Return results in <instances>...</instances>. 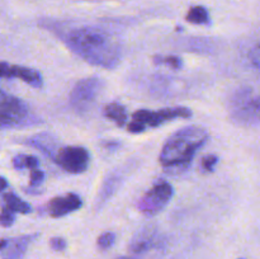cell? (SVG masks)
<instances>
[{
	"mask_svg": "<svg viewBox=\"0 0 260 259\" xmlns=\"http://www.w3.org/2000/svg\"><path fill=\"white\" fill-rule=\"evenodd\" d=\"M66 41L69 47L90 65L113 69L121 60V45L99 28H78Z\"/></svg>",
	"mask_w": 260,
	"mask_h": 259,
	"instance_id": "obj_1",
	"label": "cell"
},
{
	"mask_svg": "<svg viewBox=\"0 0 260 259\" xmlns=\"http://www.w3.org/2000/svg\"><path fill=\"white\" fill-rule=\"evenodd\" d=\"M207 140L208 132L203 127L187 126L178 130L162 146L159 156L160 165L167 169H184Z\"/></svg>",
	"mask_w": 260,
	"mask_h": 259,
	"instance_id": "obj_2",
	"label": "cell"
},
{
	"mask_svg": "<svg viewBox=\"0 0 260 259\" xmlns=\"http://www.w3.org/2000/svg\"><path fill=\"white\" fill-rule=\"evenodd\" d=\"M33 123L32 113L22 99L7 94L4 90L0 95V124L2 128L23 127Z\"/></svg>",
	"mask_w": 260,
	"mask_h": 259,
	"instance_id": "obj_3",
	"label": "cell"
},
{
	"mask_svg": "<svg viewBox=\"0 0 260 259\" xmlns=\"http://www.w3.org/2000/svg\"><path fill=\"white\" fill-rule=\"evenodd\" d=\"M233 118L241 124L260 123V95L249 89H243L234 94L230 104Z\"/></svg>",
	"mask_w": 260,
	"mask_h": 259,
	"instance_id": "obj_4",
	"label": "cell"
},
{
	"mask_svg": "<svg viewBox=\"0 0 260 259\" xmlns=\"http://www.w3.org/2000/svg\"><path fill=\"white\" fill-rule=\"evenodd\" d=\"M174 195V189L168 182H157L154 187L150 188L137 203V208L142 215L147 217L161 212Z\"/></svg>",
	"mask_w": 260,
	"mask_h": 259,
	"instance_id": "obj_5",
	"label": "cell"
},
{
	"mask_svg": "<svg viewBox=\"0 0 260 259\" xmlns=\"http://www.w3.org/2000/svg\"><path fill=\"white\" fill-rule=\"evenodd\" d=\"M103 88V81L98 76L83 79L78 81L70 94V103L78 112H85L96 101Z\"/></svg>",
	"mask_w": 260,
	"mask_h": 259,
	"instance_id": "obj_6",
	"label": "cell"
},
{
	"mask_svg": "<svg viewBox=\"0 0 260 259\" xmlns=\"http://www.w3.org/2000/svg\"><path fill=\"white\" fill-rule=\"evenodd\" d=\"M55 163L65 172L80 174L89 168L90 154L83 146H66L58 150Z\"/></svg>",
	"mask_w": 260,
	"mask_h": 259,
	"instance_id": "obj_7",
	"label": "cell"
},
{
	"mask_svg": "<svg viewBox=\"0 0 260 259\" xmlns=\"http://www.w3.org/2000/svg\"><path fill=\"white\" fill-rule=\"evenodd\" d=\"M0 76L3 79H10V78H18L22 81L27 83L28 85L33 86V88H42L43 80L41 74L35 69L24 68V66H17L10 65V63L3 61L0 65Z\"/></svg>",
	"mask_w": 260,
	"mask_h": 259,
	"instance_id": "obj_8",
	"label": "cell"
},
{
	"mask_svg": "<svg viewBox=\"0 0 260 259\" xmlns=\"http://www.w3.org/2000/svg\"><path fill=\"white\" fill-rule=\"evenodd\" d=\"M81 206L83 201L76 193H68L65 196L52 198L47 205V212L51 217L60 218L79 210Z\"/></svg>",
	"mask_w": 260,
	"mask_h": 259,
	"instance_id": "obj_9",
	"label": "cell"
},
{
	"mask_svg": "<svg viewBox=\"0 0 260 259\" xmlns=\"http://www.w3.org/2000/svg\"><path fill=\"white\" fill-rule=\"evenodd\" d=\"M38 238V234H29V235L17 236L12 239H3L2 258L3 259H22L27 251L28 246Z\"/></svg>",
	"mask_w": 260,
	"mask_h": 259,
	"instance_id": "obj_10",
	"label": "cell"
},
{
	"mask_svg": "<svg viewBox=\"0 0 260 259\" xmlns=\"http://www.w3.org/2000/svg\"><path fill=\"white\" fill-rule=\"evenodd\" d=\"M156 231L152 228H145L142 229L140 233H137L134 236L129 244V250L135 254L144 253L151 249L156 243Z\"/></svg>",
	"mask_w": 260,
	"mask_h": 259,
	"instance_id": "obj_11",
	"label": "cell"
},
{
	"mask_svg": "<svg viewBox=\"0 0 260 259\" xmlns=\"http://www.w3.org/2000/svg\"><path fill=\"white\" fill-rule=\"evenodd\" d=\"M27 144L30 145V146L36 147V149H38L40 151H42L43 154L47 155L48 157H51L53 161H55L56 155H57L58 150H60V149L57 150V144H56V140L48 134L36 135V136L28 139Z\"/></svg>",
	"mask_w": 260,
	"mask_h": 259,
	"instance_id": "obj_12",
	"label": "cell"
},
{
	"mask_svg": "<svg viewBox=\"0 0 260 259\" xmlns=\"http://www.w3.org/2000/svg\"><path fill=\"white\" fill-rule=\"evenodd\" d=\"M3 206H5L7 208H9L13 212L23 213V215H27V213L32 212V207H30L29 203H27L25 201L20 200L17 195H14L13 192H3Z\"/></svg>",
	"mask_w": 260,
	"mask_h": 259,
	"instance_id": "obj_13",
	"label": "cell"
},
{
	"mask_svg": "<svg viewBox=\"0 0 260 259\" xmlns=\"http://www.w3.org/2000/svg\"><path fill=\"white\" fill-rule=\"evenodd\" d=\"M104 117L113 121L118 127H122L126 124L127 113L126 108L119 103H109L103 108Z\"/></svg>",
	"mask_w": 260,
	"mask_h": 259,
	"instance_id": "obj_14",
	"label": "cell"
},
{
	"mask_svg": "<svg viewBox=\"0 0 260 259\" xmlns=\"http://www.w3.org/2000/svg\"><path fill=\"white\" fill-rule=\"evenodd\" d=\"M187 22L192 23V24H208L210 23V14H208V10L205 7H193L190 8L189 12L187 13V17H185Z\"/></svg>",
	"mask_w": 260,
	"mask_h": 259,
	"instance_id": "obj_15",
	"label": "cell"
},
{
	"mask_svg": "<svg viewBox=\"0 0 260 259\" xmlns=\"http://www.w3.org/2000/svg\"><path fill=\"white\" fill-rule=\"evenodd\" d=\"M12 164H13V168L17 170L38 169V159L36 156H33V155H25V154L17 155V156L13 157Z\"/></svg>",
	"mask_w": 260,
	"mask_h": 259,
	"instance_id": "obj_16",
	"label": "cell"
},
{
	"mask_svg": "<svg viewBox=\"0 0 260 259\" xmlns=\"http://www.w3.org/2000/svg\"><path fill=\"white\" fill-rule=\"evenodd\" d=\"M152 60H154V62L156 63V65H168L170 66L172 69H175V70H178V69H180L183 66V61L182 58L178 57V56H154L152 57Z\"/></svg>",
	"mask_w": 260,
	"mask_h": 259,
	"instance_id": "obj_17",
	"label": "cell"
},
{
	"mask_svg": "<svg viewBox=\"0 0 260 259\" xmlns=\"http://www.w3.org/2000/svg\"><path fill=\"white\" fill-rule=\"evenodd\" d=\"M116 241V234L112 233V231H107V233H103L96 240V245L101 250H107V249L112 248Z\"/></svg>",
	"mask_w": 260,
	"mask_h": 259,
	"instance_id": "obj_18",
	"label": "cell"
},
{
	"mask_svg": "<svg viewBox=\"0 0 260 259\" xmlns=\"http://www.w3.org/2000/svg\"><path fill=\"white\" fill-rule=\"evenodd\" d=\"M119 180H121V178L117 177V175H111V177L106 180L103 189H102L103 200H107L108 197H111L112 192H113V190H116L117 187H118Z\"/></svg>",
	"mask_w": 260,
	"mask_h": 259,
	"instance_id": "obj_19",
	"label": "cell"
},
{
	"mask_svg": "<svg viewBox=\"0 0 260 259\" xmlns=\"http://www.w3.org/2000/svg\"><path fill=\"white\" fill-rule=\"evenodd\" d=\"M15 216L13 211L7 208L5 206L2 207V216H0V222H2L3 228H10L14 223Z\"/></svg>",
	"mask_w": 260,
	"mask_h": 259,
	"instance_id": "obj_20",
	"label": "cell"
},
{
	"mask_svg": "<svg viewBox=\"0 0 260 259\" xmlns=\"http://www.w3.org/2000/svg\"><path fill=\"white\" fill-rule=\"evenodd\" d=\"M217 163L218 157L216 156V155H206L202 159V163H201V168H202V170H205L206 173H211L213 172V169H215V167L217 165Z\"/></svg>",
	"mask_w": 260,
	"mask_h": 259,
	"instance_id": "obj_21",
	"label": "cell"
},
{
	"mask_svg": "<svg viewBox=\"0 0 260 259\" xmlns=\"http://www.w3.org/2000/svg\"><path fill=\"white\" fill-rule=\"evenodd\" d=\"M45 180V173L41 169L30 170L29 175V187H38Z\"/></svg>",
	"mask_w": 260,
	"mask_h": 259,
	"instance_id": "obj_22",
	"label": "cell"
},
{
	"mask_svg": "<svg viewBox=\"0 0 260 259\" xmlns=\"http://www.w3.org/2000/svg\"><path fill=\"white\" fill-rule=\"evenodd\" d=\"M50 246L55 251H63L66 249V246H68V243L61 236H55V238H52L50 240Z\"/></svg>",
	"mask_w": 260,
	"mask_h": 259,
	"instance_id": "obj_23",
	"label": "cell"
},
{
	"mask_svg": "<svg viewBox=\"0 0 260 259\" xmlns=\"http://www.w3.org/2000/svg\"><path fill=\"white\" fill-rule=\"evenodd\" d=\"M249 58H250V62L253 63V66L260 70V43L253 47V50L249 53Z\"/></svg>",
	"mask_w": 260,
	"mask_h": 259,
	"instance_id": "obj_24",
	"label": "cell"
},
{
	"mask_svg": "<svg viewBox=\"0 0 260 259\" xmlns=\"http://www.w3.org/2000/svg\"><path fill=\"white\" fill-rule=\"evenodd\" d=\"M145 130H146V127H145L144 124L139 123V122L134 121V119L128 123V131L131 132V134H141Z\"/></svg>",
	"mask_w": 260,
	"mask_h": 259,
	"instance_id": "obj_25",
	"label": "cell"
},
{
	"mask_svg": "<svg viewBox=\"0 0 260 259\" xmlns=\"http://www.w3.org/2000/svg\"><path fill=\"white\" fill-rule=\"evenodd\" d=\"M104 146H106L107 149H114V147H118L119 144L116 141H112V142H109V144H104Z\"/></svg>",
	"mask_w": 260,
	"mask_h": 259,
	"instance_id": "obj_26",
	"label": "cell"
},
{
	"mask_svg": "<svg viewBox=\"0 0 260 259\" xmlns=\"http://www.w3.org/2000/svg\"><path fill=\"white\" fill-rule=\"evenodd\" d=\"M7 185H8L7 179H5V178L3 177L2 178V192H5V189H7Z\"/></svg>",
	"mask_w": 260,
	"mask_h": 259,
	"instance_id": "obj_27",
	"label": "cell"
},
{
	"mask_svg": "<svg viewBox=\"0 0 260 259\" xmlns=\"http://www.w3.org/2000/svg\"><path fill=\"white\" fill-rule=\"evenodd\" d=\"M118 259H131V258H128V256H121V258H118Z\"/></svg>",
	"mask_w": 260,
	"mask_h": 259,
	"instance_id": "obj_28",
	"label": "cell"
}]
</instances>
